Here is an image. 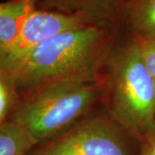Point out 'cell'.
<instances>
[{"mask_svg": "<svg viewBox=\"0 0 155 155\" xmlns=\"http://www.w3.org/2000/svg\"><path fill=\"white\" fill-rule=\"evenodd\" d=\"M101 84L106 114L140 141L155 122V79L145 67L135 39L114 48Z\"/></svg>", "mask_w": 155, "mask_h": 155, "instance_id": "obj_2", "label": "cell"}, {"mask_svg": "<svg viewBox=\"0 0 155 155\" xmlns=\"http://www.w3.org/2000/svg\"><path fill=\"white\" fill-rule=\"evenodd\" d=\"M138 155H155V122L153 126L141 139Z\"/></svg>", "mask_w": 155, "mask_h": 155, "instance_id": "obj_13", "label": "cell"}, {"mask_svg": "<svg viewBox=\"0 0 155 155\" xmlns=\"http://www.w3.org/2000/svg\"><path fill=\"white\" fill-rule=\"evenodd\" d=\"M140 141L107 114L90 115L26 155H138Z\"/></svg>", "mask_w": 155, "mask_h": 155, "instance_id": "obj_4", "label": "cell"}, {"mask_svg": "<svg viewBox=\"0 0 155 155\" xmlns=\"http://www.w3.org/2000/svg\"><path fill=\"white\" fill-rule=\"evenodd\" d=\"M42 10L55 11L68 14L82 13V0H41Z\"/></svg>", "mask_w": 155, "mask_h": 155, "instance_id": "obj_11", "label": "cell"}, {"mask_svg": "<svg viewBox=\"0 0 155 155\" xmlns=\"http://www.w3.org/2000/svg\"><path fill=\"white\" fill-rule=\"evenodd\" d=\"M117 33L97 26L69 30L41 42L4 72L19 100L64 82L100 81Z\"/></svg>", "mask_w": 155, "mask_h": 155, "instance_id": "obj_1", "label": "cell"}, {"mask_svg": "<svg viewBox=\"0 0 155 155\" xmlns=\"http://www.w3.org/2000/svg\"><path fill=\"white\" fill-rule=\"evenodd\" d=\"M19 101L15 89L5 73L0 72V125L8 121Z\"/></svg>", "mask_w": 155, "mask_h": 155, "instance_id": "obj_10", "label": "cell"}, {"mask_svg": "<svg viewBox=\"0 0 155 155\" xmlns=\"http://www.w3.org/2000/svg\"><path fill=\"white\" fill-rule=\"evenodd\" d=\"M123 26L134 38L155 40V0H129Z\"/></svg>", "mask_w": 155, "mask_h": 155, "instance_id": "obj_8", "label": "cell"}, {"mask_svg": "<svg viewBox=\"0 0 155 155\" xmlns=\"http://www.w3.org/2000/svg\"><path fill=\"white\" fill-rule=\"evenodd\" d=\"M37 2L38 0H10L0 3V55L14 42Z\"/></svg>", "mask_w": 155, "mask_h": 155, "instance_id": "obj_6", "label": "cell"}, {"mask_svg": "<svg viewBox=\"0 0 155 155\" xmlns=\"http://www.w3.org/2000/svg\"><path fill=\"white\" fill-rule=\"evenodd\" d=\"M129 0H82L83 13L97 27L118 33Z\"/></svg>", "mask_w": 155, "mask_h": 155, "instance_id": "obj_7", "label": "cell"}, {"mask_svg": "<svg viewBox=\"0 0 155 155\" xmlns=\"http://www.w3.org/2000/svg\"><path fill=\"white\" fill-rule=\"evenodd\" d=\"M35 146L24 127L7 121L0 125V155H26Z\"/></svg>", "mask_w": 155, "mask_h": 155, "instance_id": "obj_9", "label": "cell"}, {"mask_svg": "<svg viewBox=\"0 0 155 155\" xmlns=\"http://www.w3.org/2000/svg\"><path fill=\"white\" fill-rule=\"evenodd\" d=\"M134 39L137 41L140 57L145 67L155 79V40Z\"/></svg>", "mask_w": 155, "mask_h": 155, "instance_id": "obj_12", "label": "cell"}, {"mask_svg": "<svg viewBox=\"0 0 155 155\" xmlns=\"http://www.w3.org/2000/svg\"><path fill=\"white\" fill-rule=\"evenodd\" d=\"M102 97L101 80L51 84L19 100L8 121L24 127L39 144L90 115Z\"/></svg>", "mask_w": 155, "mask_h": 155, "instance_id": "obj_3", "label": "cell"}, {"mask_svg": "<svg viewBox=\"0 0 155 155\" xmlns=\"http://www.w3.org/2000/svg\"><path fill=\"white\" fill-rule=\"evenodd\" d=\"M92 25L83 13L68 14L35 8L24 21L17 37L0 55V71L20 60L45 40L56 35Z\"/></svg>", "mask_w": 155, "mask_h": 155, "instance_id": "obj_5", "label": "cell"}]
</instances>
